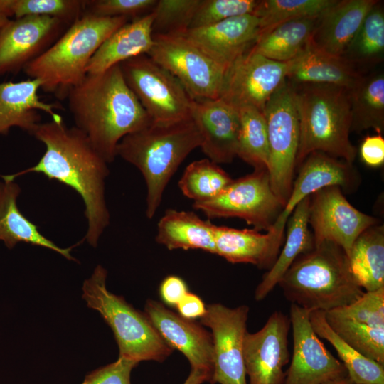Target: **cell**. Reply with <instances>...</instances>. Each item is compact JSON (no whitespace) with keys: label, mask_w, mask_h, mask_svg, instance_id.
I'll use <instances>...</instances> for the list:
<instances>
[{"label":"cell","mask_w":384,"mask_h":384,"mask_svg":"<svg viewBox=\"0 0 384 384\" xmlns=\"http://www.w3.org/2000/svg\"><path fill=\"white\" fill-rule=\"evenodd\" d=\"M351 132L373 129L382 134L384 130V75L374 73L362 75L349 90Z\"/></svg>","instance_id":"obj_33"},{"label":"cell","mask_w":384,"mask_h":384,"mask_svg":"<svg viewBox=\"0 0 384 384\" xmlns=\"http://www.w3.org/2000/svg\"><path fill=\"white\" fill-rule=\"evenodd\" d=\"M32 136L46 146L38 162L14 174H0V178L14 181L17 177L36 172L73 188L85 204L87 229L84 240L96 247L110 224L105 199L108 164L80 129L75 126L68 127L63 119L41 122Z\"/></svg>","instance_id":"obj_1"},{"label":"cell","mask_w":384,"mask_h":384,"mask_svg":"<svg viewBox=\"0 0 384 384\" xmlns=\"http://www.w3.org/2000/svg\"><path fill=\"white\" fill-rule=\"evenodd\" d=\"M176 308L181 316L191 320L200 319L206 310V306L201 298L189 291L178 303Z\"/></svg>","instance_id":"obj_46"},{"label":"cell","mask_w":384,"mask_h":384,"mask_svg":"<svg viewBox=\"0 0 384 384\" xmlns=\"http://www.w3.org/2000/svg\"><path fill=\"white\" fill-rule=\"evenodd\" d=\"M48 16L9 20L0 31V75L16 73L43 53L68 28Z\"/></svg>","instance_id":"obj_18"},{"label":"cell","mask_w":384,"mask_h":384,"mask_svg":"<svg viewBox=\"0 0 384 384\" xmlns=\"http://www.w3.org/2000/svg\"><path fill=\"white\" fill-rule=\"evenodd\" d=\"M258 4L257 0H201L190 28L205 27L230 18L254 14Z\"/></svg>","instance_id":"obj_41"},{"label":"cell","mask_w":384,"mask_h":384,"mask_svg":"<svg viewBox=\"0 0 384 384\" xmlns=\"http://www.w3.org/2000/svg\"><path fill=\"white\" fill-rule=\"evenodd\" d=\"M263 114L267 132L270 184L285 206L292 189L299 142L298 113L287 80L266 103Z\"/></svg>","instance_id":"obj_9"},{"label":"cell","mask_w":384,"mask_h":384,"mask_svg":"<svg viewBox=\"0 0 384 384\" xmlns=\"http://www.w3.org/2000/svg\"><path fill=\"white\" fill-rule=\"evenodd\" d=\"M129 21L126 17H99L84 14L40 56L24 68L41 90L60 100L87 75L90 60L115 31Z\"/></svg>","instance_id":"obj_6"},{"label":"cell","mask_w":384,"mask_h":384,"mask_svg":"<svg viewBox=\"0 0 384 384\" xmlns=\"http://www.w3.org/2000/svg\"><path fill=\"white\" fill-rule=\"evenodd\" d=\"M325 384H358L353 380H352L348 375L329 381Z\"/></svg>","instance_id":"obj_48"},{"label":"cell","mask_w":384,"mask_h":384,"mask_svg":"<svg viewBox=\"0 0 384 384\" xmlns=\"http://www.w3.org/2000/svg\"><path fill=\"white\" fill-rule=\"evenodd\" d=\"M200 3L201 0H158L151 11L153 35L184 36Z\"/></svg>","instance_id":"obj_40"},{"label":"cell","mask_w":384,"mask_h":384,"mask_svg":"<svg viewBox=\"0 0 384 384\" xmlns=\"http://www.w3.org/2000/svg\"><path fill=\"white\" fill-rule=\"evenodd\" d=\"M147 54L181 83L193 100L220 97L226 70L184 36L153 35Z\"/></svg>","instance_id":"obj_11"},{"label":"cell","mask_w":384,"mask_h":384,"mask_svg":"<svg viewBox=\"0 0 384 384\" xmlns=\"http://www.w3.org/2000/svg\"><path fill=\"white\" fill-rule=\"evenodd\" d=\"M86 0H0L9 18L48 16L69 26L84 14Z\"/></svg>","instance_id":"obj_39"},{"label":"cell","mask_w":384,"mask_h":384,"mask_svg":"<svg viewBox=\"0 0 384 384\" xmlns=\"http://www.w3.org/2000/svg\"><path fill=\"white\" fill-rule=\"evenodd\" d=\"M309 319L316 335L336 350L352 380L358 384H384V365L366 357L338 336L326 322L324 311H311Z\"/></svg>","instance_id":"obj_34"},{"label":"cell","mask_w":384,"mask_h":384,"mask_svg":"<svg viewBox=\"0 0 384 384\" xmlns=\"http://www.w3.org/2000/svg\"><path fill=\"white\" fill-rule=\"evenodd\" d=\"M9 18L0 7V31L9 21Z\"/></svg>","instance_id":"obj_49"},{"label":"cell","mask_w":384,"mask_h":384,"mask_svg":"<svg viewBox=\"0 0 384 384\" xmlns=\"http://www.w3.org/2000/svg\"><path fill=\"white\" fill-rule=\"evenodd\" d=\"M326 321L343 341L384 365V287L325 312Z\"/></svg>","instance_id":"obj_13"},{"label":"cell","mask_w":384,"mask_h":384,"mask_svg":"<svg viewBox=\"0 0 384 384\" xmlns=\"http://www.w3.org/2000/svg\"><path fill=\"white\" fill-rule=\"evenodd\" d=\"M157 0H86L84 14L133 20L151 12Z\"/></svg>","instance_id":"obj_42"},{"label":"cell","mask_w":384,"mask_h":384,"mask_svg":"<svg viewBox=\"0 0 384 384\" xmlns=\"http://www.w3.org/2000/svg\"><path fill=\"white\" fill-rule=\"evenodd\" d=\"M289 62H278L250 49L226 70L220 98L238 110L252 107L263 112L272 95L286 80Z\"/></svg>","instance_id":"obj_14"},{"label":"cell","mask_w":384,"mask_h":384,"mask_svg":"<svg viewBox=\"0 0 384 384\" xmlns=\"http://www.w3.org/2000/svg\"><path fill=\"white\" fill-rule=\"evenodd\" d=\"M309 311L291 304L293 350L284 384H325L347 375L343 364L324 346L311 325Z\"/></svg>","instance_id":"obj_15"},{"label":"cell","mask_w":384,"mask_h":384,"mask_svg":"<svg viewBox=\"0 0 384 384\" xmlns=\"http://www.w3.org/2000/svg\"><path fill=\"white\" fill-rule=\"evenodd\" d=\"M205 382L208 383V378L205 373L191 369L183 384H203Z\"/></svg>","instance_id":"obj_47"},{"label":"cell","mask_w":384,"mask_h":384,"mask_svg":"<svg viewBox=\"0 0 384 384\" xmlns=\"http://www.w3.org/2000/svg\"><path fill=\"white\" fill-rule=\"evenodd\" d=\"M240 127L237 156L254 168L267 170L269 146L264 114L252 107L238 109Z\"/></svg>","instance_id":"obj_35"},{"label":"cell","mask_w":384,"mask_h":384,"mask_svg":"<svg viewBox=\"0 0 384 384\" xmlns=\"http://www.w3.org/2000/svg\"><path fill=\"white\" fill-rule=\"evenodd\" d=\"M188 292L186 282L176 275L166 277L159 286L160 297L166 305L176 307Z\"/></svg>","instance_id":"obj_45"},{"label":"cell","mask_w":384,"mask_h":384,"mask_svg":"<svg viewBox=\"0 0 384 384\" xmlns=\"http://www.w3.org/2000/svg\"><path fill=\"white\" fill-rule=\"evenodd\" d=\"M259 31L258 18L247 14L210 26L190 28L184 36L227 70L252 46Z\"/></svg>","instance_id":"obj_22"},{"label":"cell","mask_w":384,"mask_h":384,"mask_svg":"<svg viewBox=\"0 0 384 384\" xmlns=\"http://www.w3.org/2000/svg\"><path fill=\"white\" fill-rule=\"evenodd\" d=\"M201 139L193 119L149 126L125 136L117 156L134 166L146 187V216L154 217L168 183L188 155L200 147Z\"/></svg>","instance_id":"obj_5"},{"label":"cell","mask_w":384,"mask_h":384,"mask_svg":"<svg viewBox=\"0 0 384 384\" xmlns=\"http://www.w3.org/2000/svg\"><path fill=\"white\" fill-rule=\"evenodd\" d=\"M119 66L151 124H171L191 118L193 99L177 78L148 55L132 58Z\"/></svg>","instance_id":"obj_8"},{"label":"cell","mask_w":384,"mask_h":384,"mask_svg":"<svg viewBox=\"0 0 384 384\" xmlns=\"http://www.w3.org/2000/svg\"><path fill=\"white\" fill-rule=\"evenodd\" d=\"M144 314L164 341L185 356L191 369L205 373L211 384L214 370L211 333L201 324L181 316L156 300L146 301Z\"/></svg>","instance_id":"obj_19"},{"label":"cell","mask_w":384,"mask_h":384,"mask_svg":"<svg viewBox=\"0 0 384 384\" xmlns=\"http://www.w3.org/2000/svg\"><path fill=\"white\" fill-rule=\"evenodd\" d=\"M284 235L269 230L214 226L215 254L228 262L249 263L269 270L281 250Z\"/></svg>","instance_id":"obj_25"},{"label":"cell","mask_w":384,"mask_h":384,"mask_svg":"<svg viewBox=\"0 0 384 384\" xmlns=\"http://www.w3.org/2000/svg\"><path fill=\"white\" fill-rule=\"evenodd\" d=\"M193 208L208 218H238L254 227L269 231L284 206L274 193L267 170H254L232 181L215 197L193 202Z\"/></svg>","instance_id":"obj_10"},{"label":"cell","mask_w":384,"mask_h":384,"mask_svg":"<svg viewBox=\"0 0 384 384\" xmlns=\"http://www.w3.org/2000/svg\"><path fill=\"white\" fill-rule=\"evenodd\" d=\"M39 90L41 82L36 79L0 82V135L8 134L14 127L32 135L41 123L39 111L49 114L52 120H63L55 112L60 105L41 100Z\"/></svg>","instance_id":"obj_23"},{"label":"cell","mask_w":384,"mask_h":384,"mask_svg":"<svg viewBox=\"0 0 384 384\" xmlns=\"http://www.w3.org/2000/svg\"><path fill=\"white\" fill-rule=\"evenodd\" d=\"M66 99L75 127L107 164L114 161L117 145L125 136L151 124L119 64L101 73L87 74Z\"/></svg>","instance_id":"obj_2"},{"label":"cell","mask_w":384,"mask_h":384,"mask_svg":"<svg viewBox=\"0 0 384 384\" xmlns=\"http://www.w3.org/2000/svg\"><path fill=\"white\" fill-rule=\"evenodd\" d=\"M232 181L217 164L203 159L188 165L178 181V187L193 202H202L218 196Z\"/></svg>","instance_id":"obj_37"},{"label":"cell","mask_w":384,"mask_h":384,"mask_svg":"<svg viewBox=\"0 0 384 384\" xmlns=\"http://www.w3.org/2000/svg\"><path fill=\"white\" fill-rule=\"evenodd\" d=\"M288 315L274 311L255 333L247 332L243 357L247 384H284V368L290 361Z\"/></svg>","instance_id":"obj_17"},{"label":"cell","mask_w":384,"mask_h":384,"mask_svg":"<svg viewBox=\"0 0 384 384\" xmlns=\"http://www.w3.org/2000/svg\"><path fill=\"white\" fill-rule=\"evenodd\" d=\"M21 192L14 181H0V240L9 249L19 242L40 246L58 252L68 260L76 261L70 252L75 245L62 248L42 235L36 225L29 220L17 206Z\"/></svg>","instance_id":"obj_28"},{"label":"cell","mask_w":384,"mask_h":384,"mask_svg":"<svg viewBox=\"0 0 384 384\" xmlns=\"http://www.w3.org/2000/svg\"><path fill=\"white\" fill-rule=\"evenodd\" d=\"M353 65L308 46L289 61L286 80L292 84H328L351 90L362 77Z\"/></svg>","instance_id":"obj_29"},{"label":"cell","mask_w":384,"mask_h":384,"mask_svg":"<svg viewBox=\"0 0 384 384\" xmlns=\"http://www.w3.org/2000/svg\"><path fill=\"white\" fill-rule=\"evenodd\" d=\"M310 200V196L302 200L289 217L284 245L272 267L257 286L254 294L256 301H262L267 297L300 255L314 249V240L309 228Z\"/></svg>","instance_id":"obj_27"},{"label":"cell","mask_w":384,"mask_h":384,"mask_svg":"<svg viewBox=\"0 0 384 384\" xmlns=\"http://www.w3.org/2000/svg\"><path fill=\"white\" fill-rule=\"evenodd\" d=\"M152 12L128 21L115 31L95 52L87 75L101 73L132 58L148 54L154 44Z\"/></svg>","instance_id":"obj_26"},{"label":"cell","mask_w":384,"mask_h":384,"mask_svg":"<svg viewBox=\"0 0 384 384\" xmlns=\"http://www.w3.org/2000/svg\"><path fill=\"white\" fill-rule=\"evenodd\" d=\"M338 0H262L253 15L259 19V33L281 23L309 16H319Z\"/></svg>","instance_id":"obj_38"},{"label":"cell","mask_w":384,"mask_h":384,"mask_svg":"<svg viewBox=\"0 0 384 384\" xmlns=\"http://www.w3.org/2000/svg\"><path fill=\"white\" fill-rule=\"evenodd\" d=\"M107 272L98 265L82 284V298L89 308L98 311L112 330L119 357L139 363H162L174 351L161 338L146 314L128 304L106 286Z\"/></svg>","instance_id":"obj_7"},{"label":"cell","mask_w":384,"mask_h":384,"mask_svg":"<svg viewBox=\"0 0 384 384\" xmlns=\"http://www.w3.org/2000/svg\"><path fill=\"white\" fill-rule=\"evenodd\" d=\"M351 272L365 292L384 287V226L376 224L362 232L348 255Z\"/></svg>","instance_id":"obj_32"},{"label":"cell","mask_w":384,"mask_h":384,"mask_svg":"<svg viewBox=\"0 0 384 384\" xmlns=\"http://www.w3.org/2000/svg\"><path fill=\"white\" fill-rule=\"evenodd\" d=\"M289 83L299 123L296 169L314 151L353 164L357 150L349 139V90L328 84Z\"/></svg>","instance_id":"obj_4"},{"label":"cell","mask_w":384,"mask_h":384,"mask_svg":"<svg viewBox=\"0 0 384 384\" xmlns=\"http://www.w3.org/2000/svg\"><path fill=\"white\" fill-rule=\"evenodd\" d=\"M361 159L366 165L377 167L384 162V138L382 134L366 136L360 146Z\"/></svg>","instance_id":"obj_44"},{"label":"cell","mask_w":384,"mask_h":384,"mask_svg":"<svg viewBox=\"0 0 384 384\" xmlns=\"http://www.w3.org/2000/svg\"><path fill=\"white\" fill-rule=\"evenodd\" d=\"M250 308H230L220 303L206 306L200 324L209 328L213 345L214 370L211 384H247L244 363V340Z\"/></svg>","instance_id":"obj_12"},{"label":"cell","mask_w":384,"mask_h":384,"mask_svg":"<svg viewBox=\"0 0 384 384\" xmlns=\"http://www.w3.org/2000/svg\"><path fill=\"white\" fill-rule=\"evenodd\" d=\"M191 117L199 132L200 148L211 161L230 164L237 156L238 110L222 98L193 100Z\"/></svg>","instance_id":"obj_21"},{"label":"cell","mask_w":384,"mask_h":384,"mask_svg":"<svg viewBox=\"0 0 384 384\" xmlns=\"http://www.w3.org/2000/svg\"><path fill=\"white\" fill-rule=\"evenodd\" d=\"M277 285L290 304L309 311L326 312L347 305L365 292L351 272L346 252L330 241L300 255Z\"/></svg>","instance_id":"obj_3"},{"label":"cell","mask_w":384,"mask_h":384,"mask_svg":"<svg viewBox=\"0 0 384 384\" xmlns=\"http://www.w3.org/2000/svg\"><path fill=\"white\" fill-rule=\"evenodd\" d=\"M137 364L130 359L119 357L116 361L90 372L81 384H131V373Z\"/></svg>","instance_id":"obj_43"},{"label":"cell","mask_w":384,"mask_h":384,"mask_svg":"<svg viewBox=\"0 0 384 384\" xmlns=\"http://www.w3.org/2000/svg\"><path fill=\"white\" fill-rule=\"evenodd\" d=\"M376 0H341L324 13L309 46L326 54L343 57Z\"/></svg>","instance_id":"obj_24"},{"label":"cell","mask_w":384,"mask_h":384,"mask_svg":"<svg viewBox=\"0 0 384 384\" xmlns=\"http://www.w3.org/2000/svg\"><path fill=\"white\" fill-rule=\"evenodd\" d=\"M310 196L309 225L315 245L323 241L334 242L348 256L358 235L379 223L377 218L353 207L338 186L323 188Z\"/></svg>","instance_id":"obj_16"},{"label":"cell","mask_w":384,"mask_h":384,"mask_svg":"<svg viewBox=\"0 0 384 384\" xmlns=\"http://www.w3.org/2000/svg\"><path fill=\"white\" fill-rule=\"evenodd\" d=\"M384 11L380 1L371 8L342 58L357 68L383 60Z\"/></svg>","instance_id":"obj_36"},{"label":"cell","mask_w":384,"mask_h":384,"mask_svg":"<svg viewBox=\"0 0 384 384\" xmlns=\"http://www.w3.org/2000/svg\"><path fill=\"white\" fill-rule=\"evenodd\" d=\"M214 226L191 211L168 209L157 224L156 241L168 250H201L215 254Z\"/></svg>","instance_id":"obj_30"},{"label":"cell","mask_w":384,"mask_h":384,"mask_svg":"<svg viewBox=\"0 0 384 384\" xmlns=\"http://www.w3.org/2000/svg\"><path fill=\"white\" fill-rule=\"evenodd\" d=\"M321 16L289 20L262 31L250 50L275 61L289 62L309 46Z\"/></svg>","instance_id":"obj_31"},{"label":"cell","mask_w":384,"mask_h":384,"mask_svg":"<svg viewBox=\"0 0 384 384\" xmlns=\"http://www.w3.org/2000/svg\"><path fill=\"white\" fill-rule=\"evenodd\" d=\"M297 171L289 198L270 230L284 235L287 221L296 206L316 191L336 186L342 191L352 193L361 183L360 175L353 164L321 151L309 154Z\"/></svg>","instance_id":"obj_20"}]
</instances>
